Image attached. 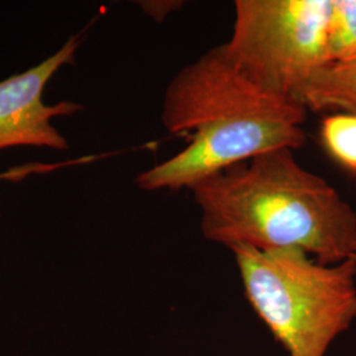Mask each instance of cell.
<instances>
[{
    "label": "cell",
    "instance_id": "obj_9",
    "mask_svg": "<svg viewBox=\"0 0 356 356\" xmlns=\"http://www.w3.org/2000/svg\"><path fill=\"white\" fill-rule=\"evenodd\" d=\"M141 10L152 17L153 20L161 23L166 19L168 15L175 13L182 7V1L176 0H148V1H138Z\"/></svg>",
    "mask_w": 356,
    "mask_h": 356
},
{
    "label": "cell",
    "instance_id": "obj_5",
    "mask_svg": "<svg viewBox=\"0 0 356 356\" xmlns=\"http://www.w3.org/2000/svg\"><path fill=\"white\" fill-rule=\"evenodd\" d=\"M82 36L83 33L70 36L41 64L0 81V149L22 145L67 149V140L53 127L51 120L56 116L76 114L83 107L69 101L47 106L42 95L60 67L74 64Z\"/></svg>",
    "mask_w": 356,
    "mask_h": 356
},
{
    "label": "cell",
    "instance_id": "obj_4",
    "mask_svg": "<svg viewBox=\"0 0 356 356\" xmlns=\"http://www.w3.org/2000/svg\"><path fill=\"white\" fill-rule=\"evenodd\" d=\"M332 0H236L229 60L261 89L300 103L331 63Z\"/></svg>",
    "mask_w": 356,
    "mask_h": 356
},
{
    "label": "cell",
    "instance_id": "obj_1",
    "mask_svg": "<svg viewBox=\"0 0 356 356\" xmlns=\"http://www.w3.org/2000/svg\"><path fill=\"white\" fill-rule=\"evenodd\" d=\"M307 110L261 89L243 74L223 45L181 69L165 91L161 120L189 144L140 173L144 191L191 189L198 182L261 153L305 144Z\"/></svg>",
    "mask_w": 356,
    "mask_h": 356
},
{
    "label": "cell",
    "instance_id": "obj_2",
    "mask_svg": "<svg viewBox=\"0 0 356 356\" xmlns=\"http://www.w3.org/2000/svg\"><path fill=\"white\" fill-rule=\"evenodd\" d=\"M293 152L261 153L193 186L204 238L229 250H298L321 264L356 259L355 210Z\"/></svg>",
    "mask_w": 356,
    "mask_h": 356
},
{
    "label": "cell",
    "instance_id": "obj_8",
    "mask_svg": "<svg viewBox=\"0 0 356 356\" xmlns=\"http://www.w3.org/2000/svg\"><path fill=\"white\" fill-rule=\"evenodd\" d=\"M331 63L356 54V0H332Z\"/></svg>",
    "mask_w": 356,
    "mask_h": 356
},
{
    "label": "cell",
    "instance_id": "obj_7",
    "mask_svg": "<svg viewBox=\"0 0 356 356\" xmlns=\"http://www.w3.org/2000/svg\"><path fill=\"white\" fill-rule=\"evenodd\" d=\"M319 135L331 159L356 176V114L327 115L322 120Z\"/></svg>",
    "mask_w": 356,
    "mask_h": 356
},
{
    "label": "cell",
    "instance_id": "obj_3",
    "mask_svg": "<svg viewBox=\"0 0 356 356\" xmlns=\"http://www.w3.org/2000/svg\"><path fill=\"white\" fill-rule=\"evenodd\" d=\"M245 298L289 356H325L356 319V259L321 264L298 250L231 248Z\"/></svg>",
    "mask_w": 356,
    "mask_h": 356
},
{
    "label": "cell",
    "instance_id": "obj_6",
    "mask_svg": "<svg viewBox=\"0 0 356 356\" xmlns=\"http://www.w3.org/2000/svg\"><path fill=\"white\" fill-rule=\"evenodd\" d=\"M298 101L307 111L356 114V54L319 69Z\"/></svg>",
    "mask_w": 356,
    "mask_h": 356
}]
</instances>
